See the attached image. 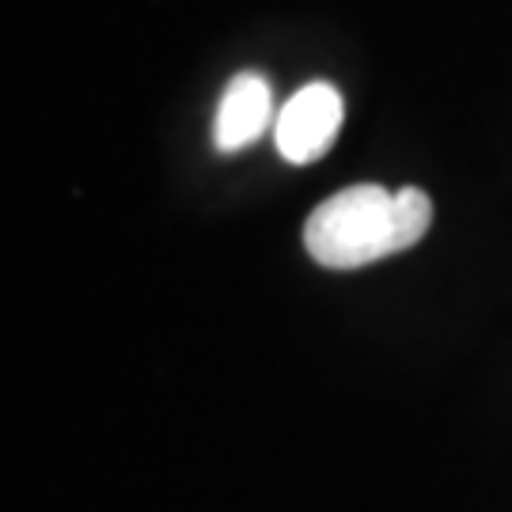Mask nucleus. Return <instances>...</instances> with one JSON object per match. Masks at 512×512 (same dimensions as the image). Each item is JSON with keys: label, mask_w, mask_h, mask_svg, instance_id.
<instances>
[{"label": "nucleus", "mask_w": 512, "mask_h": 512, "mask_svg": "<svg viewBox=\"0 0 512 512\" xmlns=\"http://www.w3.org/2000/svg\"><path fill=\"white\" fill-rule=\"evenodd\" d=\"M429 224L433 202L425 190L361 183L327 198L311 213L304 224V247L327 270H361L368 262L410 251Z\"/></svg>", "instance_id": "nucleus-1"}, {"label": "nucleus", "mask_w": 512, "mask_h": 512, "mask_svg": "<svg viewBox=\"0 0 512 512\" xmlns=\"http://www.w3.org/2000/svg\"><path fill=\"white\" fill-rule=\"evenodd\" d=\"M342 114H346V103L334 84L327 80L304 84L277 118V152L289 164H311V160L327 156V148L334 145V137L342 129Z\"/></svg>", "instance_id": "nucleus-2"}, {"label": "nucleus", "mask_w": 512, "mask_h": 512, "mask_svg": "<svg viewBox=\"0 0 512 512\" xmlns=\"http://www.w3.org/2000/svg\"><path fill=\"white\" fill-rule=\"evenodd\" d=\"M270 110H274V92H270L266 76H232L224 95H220L217 122H213V141L220 152H239L251 141H258V133L270 122Z\"/></svg>", "instance_id": "nucleus-3"}]
</instances>
